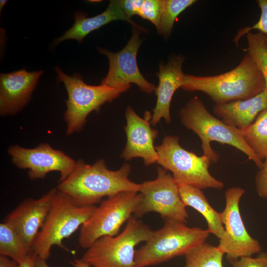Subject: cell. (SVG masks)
I'll return each mask as SVG.
<instances>
[{"label": "cell", "instance_id": "cell-16", "mask_svg": "<svg viewBox=\"0 0 267 267\" xmlns=\"http://www.w3.org/2000/svg\"><path fill=\"white\" fill-rule=\"evenodd\" d=\"M42 70L21 69L0 74V114L14 115L30 101Z\"/></svg>", "mask_w": 267, "mask_h": 267}, {"label": "cell", "instance_id": "cell-10", "mask_svg": "<svg viewBox=\"0 0 267 267\" xmlns=\"http://www.w3.org/2000/svg\"><path fill=\"white\" fill-rule=\"evenodd\" d=\"M139 192L142 199L133 215L140 218L149 212L159 214L164 220L186 222L189 215L173 176L162 167L157 169V176L152 180L140 184Z\"/></svg>", "mask_w": 267, "mask_h": 267}, {"label": "cell", "instance_id": "cell-24", "mask_svg": "<svg viewBox=\"0 0 267 267\" xmlns=\"http://www.w3.org/2000/svg\"><path fill=\"white\" fill-rule=\"evenodd\" d=\"M248 46L245 49L262 74L267 88V36L261 33L246 34Z\"/></svg>", "mask_w": 267, "mask_h": 267}, {"label": "cell", "instance_id": "cell-25", "mask_svg": "<svg viewBox=\"0 0 267 267\" xmlns=\"http://www.w3.org/2000/svg\"><path fill=\"white\" fill-rule=\"evenodd\" d=\"M196 1L195 0H165L159 34L163 35L165 38H169L178 16Z\"/></svg>", "mask_w": 267, "mask_h": 267}, {"label": "cell", "instance_id": "cell-12", "mask_svg": "<svg viewBox=\"0 0 267 267\" xmlns=\"http://www.w3.org/2000/svg\"><path fill=\"white\" fill-rule=\"evenodd\" d=\"M140 30L133 26L129 41L117 52L113 53L106 48L98 47L99 52L105 55L109 61L108 73L101 81V84L124 92L130 89L131 83H134L143 92L151 93L155 91V85L144 78L137 64L136 55L142 43L140 38Z\"/></svg>", "mask_w": 267, "mask_h": 267}, {"label": "cell", "instance_id": "cell-2", "mask_svg": "<svg viewBox=\"0 0 267 267\" xmlns=\"http://www.w3.org/2000/svg\"><path fill=\"white\" fill-rule=\"evenodd\" d=\"M181 88L187 91H202L216 104H222L251 98L264 90L266 84L246 53L240 63L227 72L209 76L184 74Z\"/></svg>", "mask_w": 267, "mask_h": 267}, {"label": "cell", "instance_id": "cell-26", "mask_svg": "<svg viewBox=\"0 0 267 267\" xmlns=\"http://www.w3.org/2000/svg\"><path fill=\"white\" fill-rule=\"evenodd\" d=\"M164 3L165 0H144L138 13L143 19L151 22L156 27L158 33Z\"/></svg>", "mask_w": 267, "mask_h": 267}, {"label": "cell", "instance_id": "cell-4", "mask_svg": "<svg viewBox=\"0 0 267 267\" xmlns=\"http://www.w3.org/2000/svg\"><path fill=\"white\" fill-rule=\"evenodd\" d=\"M185 223L176 220H165L162 227L153 231L145 244L136 250L137 267L157 265L185 256L206 242L210 234L208 229L190 227Z\"/></svg>", "mask_w": 267, "mask_h": 267}, {"label": "cell", "instance_id": "cell-20", "mask_svg": "<svg viewBox=\"0 0 267 267\" xmlns=\"http://www.w3.org/2000/svg\"><path fill=\"white\" fill-rule=\"evenodd\" d=\"M181 198L186 206H190L199 212L206 220L207 229L218 238L224 232L221 213L216 211L209 204L201 189L188 185H178Z\"/></svg>", "mask_w": 267, "mask_h": 267}, {"label": "cell", "instance_id": "cell-18", "mask_svg": "<svg viewBox=\"0 0 267 267\" xmlns=\"http://www.w3.org/2000/svg\"><path fill=\"white\" fill-rule=\"evenodd\" d=\"M267 109V88L257 95L244 100L216 104L214 114L226 124L243 132Z\"/></svg>", "mask_w": 267, "mask_h": 267}, {"label": "cell", "instance_id": "cell-7", "mask_svg": "<svg viewBox=\"0 0 267 267\" xmlns=\"http://www.w3.org/2000/svg\"><path fill=\"white\" fill-rule=\"evenodd\" d=\"M156 149L158 155L157 163L172 173L178 185H188L200 189H222L223 187V182L214 178L209 171L211 163L209 158L184 149L179 143L178 137L165 136Z\"/></svg>", "mask_w": 267, "mask_h": 267}, {"label": "cell", "instance_id": "cell-27", "mask_svg": "<svg viewBox=\"0 0 267 267\" xmlns=\"http://www.w3.org/2000/svg\"><path fill=\"white\" fill-rule=\"evenodd\" d=\"M257 3L261 10L260 18L252 26H247L238 30L234 38V42L236 44L242 36L253 30H257L267 36V0H258Z\"/></svg>", "mask_w": 267, "mask_h": 267}, {"label": "cell", "instance_id": "cell-21", "mask_svg": "<svg viewBox=\"0 0 267 267\" xmlns=\"http://www.w3.org/2000/svg\"><path fill=\"white\" fill-rule=\"evenodd\" d=\"M244 139L256 157L263 162L267 158V109L242 132Z\"/></svg>", "mask_w": 267, "mask_h": 267}, {"label": "cell", "instance_id": "cell-28", "mask_svg": "<svg viewBox=\"0 0 267 267\" xmlns=\"http://www.w3.org/2000/svg\"><path fill=\"white\" fill-rule=\"evenodd\" d=\"M229 262L232 267H267V252H261L256 258L243 257Z\"/></svg>", "mask_w": 267, "mask_h": 267}, {"label": "cell", "instance_id": "cell-34", "mask_svg": "<svg viewBox=\"0 0 267 267\" xmlns=\"http://www.w3.org/2000/svg\"><path fill=\"white\" fill-rule=\"evenodd\" d=\"M7 1L5 0H0V12L1 13V11L4 6V5L6 4V2Z\"/></svg>", "mask_w": 267, "mask_h": 267}, {"label": "cell", "instance_id": "cell-33", "mask_svg": "<svg viewBox=\"0 0 267 267\" xmlns=\"http://www.w3.org/2000/svg\"><path fill=\"white\" fill-rule=\"evenodd\" d=\"M37 267H50L46 263V260L37 257Z\"/></svg>", "mask_w": 267, "mask_h": 267}, {"label": "cell", "instance_id": "cell-13", "mask_svg": "<svg viewBox=\"0 0 267 267\" xmlns=\"http://www.w3.org/2000/svg\"><path fill=\"white\" fill-rule=\"evenodd\" d=\"M7 153L13 164L20 169H27L31 179H41L53 171L60 174L59 182L65 179L73 172L76 161L60 150L46 143L33 148L19 145L10 146Z\"/></svg>", "mask_w": 267, "mask_h": 267}, {"label": "cell", "instance_id": "cell-11", "mask_svg": "<svg viewBox=\"0 0 267 267\" xmlns=\"http://www.w3.org/2000/svg\"><path fill=\"white\" fill-rule=\"evenodd\" d=\"M245 192L242 188L232 187L225 192V206L221 213L224 232L217 247L229 261L252 257L262 249L258 240L247 231L241 216L239 202Z\"/></svg>", "mask_w": 267, "mask_h": 267}, {"label": "cell", "instance_id": "cell-3", "mask_svg": "<svg viewBox=\"0 0 267 267\" xmlns=\"http://www.w3.org/2000/svg\"><path fill=\"white\" fill-rule=\"evenodd\" d=\"M179 117L182 124L199 137L203 155L208 157L211 162L216 163L220 158L211 146V142L217 141L242 151L259 169L262 166L263 162L259 160L248 146L242 132L212 115L198 97L195 96L187 102L180 110Z\"/></svg>", "mask_w": 267, "mask_h": 267}, {"label": "cell", "instance_id": "cell-9", "mask_svg": "<svg viewBox=\"0 0 267 267\" xmlns=\"http://www.w3.org/2000/svg\"><path fill=\"white\" fill-rule=\"evenodd\" d=\"M141 199L142 195L138 191H125L101 201L80 227V246L87 249L101 237L118 234Z\"/></svg>", "mask_w": 267, "mask_h": 267}, {"label": "cell", "instance_id": "cell-6", "mask_svg": "<svg viewBox=\"0 0 267 267\" xmlns=\"http://www.w3.org/2000/svg\"><path fill=\"white\" fill-rule=\"evenodd\" d=\"M152 232L149 226L132 215L122 232L100 237L81 259L90 267H137L135 246L146 242Z\"/></svg>", "mask_w": 267, "mask_h": 267}, {"label": "cell", "instance_id": "cell-29", "mask_svg": "<svg viewBox=\"0 0 267 267\" xmlns=\"http://www.w3.org/2000/svg\"><path fill=\"white\" fill-rule=\"evenodd\" d=\"M119 1L126 15L131 19L132 16L138 15L144 0H122Z\"/></svg>", "mask_w": 267, "mask_h": 267}, {"label": "cell", "instance_id": "cell-30", "mask_svg": "<svg viewBox=\"0 0 267 267\" xmlns=\"http://www.w3.org/2000/svg\"><path fill=\"white\" fill-rule=\"evenodd\" d=\"M19 267H37V257L30 252L19 264Z\"/></svg>", "mask_w": 267, "mask_h": 267}, {"label": "cell", "instance_id": "cell-17", "mask_svg": "<svg viewBox=\"0 0 267 267\" xmlns=\"http://www.w3.org/2000/svg\"><path fill=\"white\" fill-rule=\"evenodd\" d=\"M184 58L181 56H173L166 64L159 65L157 75L159 84L155 90L157 101L153 110L151 124L155 126L162 119L166 123L171 122L170 105L175 91L181 87L184 74L182 70Z\"/></svg>", "mask_w": 267, "mask_h": 267}, {"label": "cell", "instance_id": "cell-19", "mask_svg": "<svg viewBox=\"0 0 267 267\" xmlns=\"http://www.w3.org/2000/svg\"><path fill=\"white\" fill-rule=\"evenodd\" d=\"M74 19L75 22L72 27L66 31L62 36L54 40V46L65 40L70 39L76 40L81 43L83 39L92 31L117 20L126 21L134 27L144 32L146 31L128 17L121 8L119 0H110L107 8L102 13L93 17H88L86 13L77 11L74 14Z\"/></svg>", "mask_w": 267, "mask_h": 267}, {"label": "cell", "instance_id": "cell-31", "mask_svg": "<svg viewBox=\"0 0 267 267\" xmlns=\"http://www.w3.org/2000/svg\"><path fill=\"white\" fill-rule=\"evenodd\" d=\"M0 267H19V264L8 257L0 255Z\"/></svg>", "mask_w": 267, "mask_h": 267}, {"label": "cell", "instance_id": "cell-15", "mask_svg": "<svg viewBox=\"0 0 267 267\" xmlns=\"http://www.w3.org/2000/svg\"><path fill=\"white\" fill-rule=\"evenodd\" d=\"M125 117L127 142L121 157L126 161L141 158L146 166L157 163L158 155L154 143L158 132L151 126V113L145 112L142 118L129 106L126 109Z\"/></svg>", "mask_w": 267, "mask_h": 267}, {"label": "cell", "instance_id": "cell-32", "mask_svg": "<svg viewBox=\"0 0 267 267\" xmlns=\"http://www.w3.org/2000/svg\"><path fill=\"white\" fill-rule=\"evenodd\" d=\"M70 263L74 267H90L81 259L74 260L70 262Z\"/></svg>", "mask_w": 267, "mask_h": 267}, {"label": "cell", "instance_id": "cell-14", "mask_svg": "<svg viewBox=\"0 0 267 267\" xmlns=\"http://www.w3.org/2000/svg\"><path fill=\"white\" fill-rule=\"evenodd\" d=\"M57 190L54 188L38 199H25L7 215L3 221L17 233L30 253Z\"/></svg>", "mask_w": 267, "mask_h": 267}, {"label": "cell", "instance_id": "cell-22", "mask_svg": "<svg viewBox=\"0 0 267 267\" xmlns=\"http://www.w3.org/2000/svg\"><path fill=\"white\" fill-rule=\"evenodd\" d=\"M223 255L217 246L205 242L185 255L184 267H223Z\"/></svg>", "mask_w": 267, "mask_h": 267}, {"label": "cell", "instance_id": "cell-23", "mask_svg": "<svg viewBox=\"0 0 267 267\" xmlns=\"http://www.w3.org/2000/svg\"><path fill=\"white\" fill-rule=\"evenodd\" d=\"M30 252L14 230L3 222L0 224V254L18 264Z\"/></svg>", "mask_w": 267, "mask_h": 267}, {"label": "cell", "instance_id": "cell-1", "mask_svg": "<svg viewBox=\"0 0 267 267\" xmlns=\"http://www.w3.org/2000/svg\"><path fill=\"white\" fill-rule=\"evenodd\" d=\"M131 172L129 164L119 169L109 170L103 159L88 164L80 159L71 174L60 182L56 188L70 196L81 206H93L103 197L125 191L139 192L140 184L129 178Z\"/></svg>", "mask_w": 267, "mask_h": 267}, {"label": "cell", "instance_id": "cell-5", "mask_svg": "<svg viewBox=\"0 0 267 267\" xmlns=\"http://www.w3.org/2000/svg\"><path fill=\"white\" fill-rule=\"evenodd\" d=\"M95 207L80 205L70 196L57 190L31 252L37 258L46 260L52 246L67 250L63 240L80 228Z\"/></svg>", "mask_w": 267, "mask_h": 267}, {"label": "cell", "instance_id": "cell-8", "mask_svg": "<svg viewBox=\"0 0 267 267\" xmlns=\"http://www.w3.org/2000/svg\"><path fill=\"white\" fill-rule=\"evenodd\" d=\"M54 69L58 81L64 83L68 94L64 116L67 135L80 132L92 111L98 112L102 105L112 101L123 93L105 85H88L79 73L68 76L58 67Z\"/></svg>", "mask_w": 267, "mask_h": 267}]
</instances>
